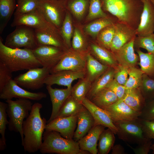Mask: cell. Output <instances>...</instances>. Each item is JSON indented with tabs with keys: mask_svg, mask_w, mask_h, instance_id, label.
I'll list each match as a JSON object with an SVG mask.
<instances>
[{
	"mask_svg": "<svg viewBox=\"0 0 154 154\" xmlns=\"http://www.w3.org/2000/svg\"><path fill=\"white\" fill-rule=\"evenodd\" d=\"M42 108L41 104L34 103L29 116L23 123L24 139L21 145L25 151L29 153L39 150L42 143L43 135L47 121L41 117L40 110Z\"/></svg>",
	"mask_w": 154,
	"mask_h": 154,
	"instance_id": "cell-1",
	"label": "cell"
},
{
	"mask_svg": "<svg viewBox=\"0 0 154 154\" xmlns=\"http://www.w3.org/2000/svg\"><path fill=\"white\" fill-rule=\"evenodd\" d=\"M102 8L117 21L136 29L143 9L141 0H100Z\"/></svg>",
	"mask_w": 154,
	"mask_h": 154,
	"instance_id": "cell-2",
	"label": "cell"
},
{
	"mask_svg": "<svg viewBox=\"0 0 154 154\" xmlns=\"http://www.w3.org/2000/svg\"><path fill=\"white\" fill-rule=\"evenodd\" d=\"M0 61L13 72L42 67L31 50L12 48L6 46L0 37Z\"/></svg>",
	"mask_w": 154,
	"mask_h": 154,
	"instance_id": "cell-3",
	"label": "cell"
},
{
	"mask_svg": "<svg viewBox=\"0 0 154 154\" xmlns=\"http://www.w3.org/2000/svg\"><path fill=\"white\" fill-rule=\"evenodd\" d=\"M39 151L42 154H90L81 150L78 141L65 138L57 131L46 130L44 132Z\"/></svg>",
	"mask_w": 154,
	"mask_h": 154,
	"instance_id": "cell-4",
	"label": "cell"
},
{
	"mask_svg": "<svg viewBox=\"0 0 154 154\" xmlns=\"http://www.w3.org/2000/svg\"><path fill=\"white\" fill-rule=\"evenodd\" d=\"M5 102L7 104L6 112L9 118L8 124L9 130L20 134L22 144L24 139L23 123L25 119L29 114L33 103L30 100L25 99H17L15 100H8Z\"/></svg>",
	"mask_w": 154,
	"mask_h": 154,
	"instance_id": "cell-5",
	"label": "cell"
},
{
	"mask_svg": "<svg viewBox=\"0 0 154 154\" xmlns=\"http://www.w3.org/2000/svg\"><path fill=\"white\" fill-rule=\"evenodd\" d=\"M117 127L119 139L126 143L137 145L151 139L147 137L138 119L118 121L114 122Z\"/></svg>",
	"mask_w": 154,
	"mask_h": 154,
	"instance_id": "cell-6",
	"label": "cell"
},
{
	"mask_svg": "<svg viewBox=\"0 0 154 154\" xmlns=\"http://www.w3.org/2000/svg\"><path fill=\"white\" fill-rule=\"evenodd\" d=\"M4 44L12 48L23 47L34 50L38 46L35 29L25 25L17 26L15 29L7 36Z\"/></svg>",
	"mask_w": 154,
	"mask_h": 154,
	"instance_id": "cell-7",
	"label": "cell"
},
{
	"mask_svg": "<svg viewBox=\"0 0 154 154\" xmlns=\"http://www.w3.org/2000/svg\"><path fill=\"white\" fill-rule=\"evenodd\" d=\"M50 71L42 67L33 68L19 74L13 80L21 87L32 90H38L43 86L44 80L50 74Z\"/></svg>",
	"mask_w": 154,
	"mask_h": 154,
	"instance_id": "cell-8",
	"label": "cell"
},
{
	"mask_svg": "<svg viewBox=\"0 0 154 154\" xmlns=\"http://www.w3.org/2000/svg\"><path fill=\"white\" fill-rule=\"evenodd\" d=\"M68 50L52 46L41 45L32 50L42 67L50 70L58 64Z\"/></svg>",
	"mask_w": 154,
	"mask_h": 154,
	"instance_id": "cell-9",
	"label": "cell"
},
{
	"mask_svg": "<svg viewBox=\"0 0 154 154\" xmlns=\"http://www.w3.org/2000/svg\"><path fill=\"white\" fill-rule=\"evenodd\" d=\"M68 49L60 61L50 70V74L62 70L86 72V54Z\"/></svg>",
	"mask_w": 154,
	"mask_h": 154,
	"instance_id": "cell-10",
	"label": "cell"
},
{
	"mask_svg": "<svg viewBox=\"0 0 154 154\" xmlns=\"http://www.w3.org/2000/svg\"><path fill=\"white\" fill-rule=\"evenodd\" d=\"M21 25L35 29H56L55 27L47 21L38 8L27 13L14 17L11 27H16Z\"/></svg>",
	"mask_w": 154,
	"mask_h": 154,
	"instance_id": "cell-11",
	"label": "cell"
},
{
	"mask_svg": "<svg viewBox=\"0 0 154 154\" xmlns=\"http://www.w3.org/2000/svg\"><path fill=\"white\" fill-rule=\"evenodd\" d=\"M46 97V94L44 92H32L22 88L13 79L0 91V98L5 100L15 98L39 101Z\"/></svg>",
	"mask_w": 154,
	"mask_h": 154,
	"instance_id": "cell-12",
	"label": "cell"
},
{
	"mask_svg": "<svg viewBox=\"0 0 154 154\" xmlns=\"http://www.w3.org/2000/svg\"><path fill=\"white\" fill-rule=\"evenodd\" d=\"M64 6V0H39L38 8L49 23L59 28L63 22L61 12Z\"/></svg>",
	"mask_w": 154,
	"mask_h": 154,
	"instance_id": "cell-13",
	"label": "cell"
},
{
	"mask_svg": "<svg viewBox=\"0 0 154 154\" xmlns=\"http://www.w3.org/2000/svg\"><path fill=\"white\" fill-rule=\"evenodd\" d=\"M77 122V114L72 116L57 117L47 123L45 130L59 132L64 137L73 139Z\"/></svg>",
	"mask_w": 154,
	"mask_h": 154,
	"instance_id": "cell-14",
	"label": "cell"
},
{
	"mask_svg": "<svg viewBox=\"0 0 154 154\" xmlns=\"http://www.w3.org/2000/svg\"><path fill=\"white\" fill-rule=\"evenodd\" d=\"M108 114L113 122L139 119L141 112L137 111L128 105L121 99L104 108Z\"/></svg>",
	"mask_w": 154,
	"mask_h": 154,
	"instance_id": "cell-15",
	"label": "cell"
},
{
	"mask_svg": "<svg viewBox=\"0 0 154 154\" xmlns=\"http://www.w3.org/2000/svg\"><path fill=\"white\" fill-rule=\"evenodd\" d=\"M143 4L137 36H146L154 32V5L150 0H141Z\"/></svg>",
	"mask_w": 154,
	"mask_h": 154,
	"instance_id": "cell-16",
	"label": "cell"
},
{
	"mask_svg": "<svg viewBox=\"0 0 154 154\" xmlns=\"http://www.w3.org/2000/svg\"><path fill=\"white\" fill-rule=\"evenodd\" d=\"M115 32L110 50L114 52L135 38L136 29L124 23L117 21L115 23Z\"/></svg>",
	"mask_w": 154,
	"mask_h": 154,
	"instance_id": "cell-17",
	"label": "cell"
},
{
	"mask_svg": "<svg viewBox=\"0 0 154 154\" xmlns=\"http://www.w3.org/2000/svg\"><path fill=\"white\" fill-rule=\"evenodd\" d=\"M86 76L84 71L62 70L50 74L45 79L44 83L46 85L57 84L70 88L74 80L83 78Z\"/></svg>",
	"mask_w": 154,
	"mask_h": 154,
	"instance_id": "cell-18",
	"label": "cell"
},
{
	"mask_svg": "<svg viewBox=\"0 0 154 154\" xmlns=\"http://www.w3.org/2000/svg\"><path fill=\"white\" fill-rule=\"evenodd\" d=\"M82 104L90 112L94 121V126L101 125L111 129L116 134L117 127L108 114L103 109L97 106L90 100L85 98Z\"/></svg>",
	"mask_w": 154,
	"mask_h": 154,
	"instance_id": "cell-19",
	"label": "cell"
},
{
	"mask_svg": "<svg viewBox=\"0 0 154 154\" xmlns=\"http://www.w3.org/2000/svg\"><path fill=\"white\" fill-rule=\"evenodd\" d=\"M72 87L66 88H53L52 86L46 85V89L50 97L52 106L51 116L47 123L56 117L63 104L71 95Z\"/></svg>",
	"mask_w": 154,
	"mask_h": 154,
	"instance_id": "cell-20",
	"label": "cell"
},
{
	"mask_svg": "<svg viewBox=\"0 0 154 154\" xmlns=\"http://www.w3.org/2000/svg\"><path fill=\"white\" fill-rule=\"evenodd\" d=\"M105 127L101 125L94 126L86 135L78 141L80 149L88 151L90 154L98 153L97 142Z\"/></svg>",
	"mask_w": 154,
	"mask_h": 154,
	"instance_id": "cell-21",
	"label": "cell"
},
{
	"mask_svg": "<svg viewBox=\"0 0 154 154\" xmlns=\"http://www.w3.org/2000/svg\"><path fill=\"white\" fill-rule=\"evenodd\" d=\"M135 38L112 53L119 64L129 68L135 66L136 64L139 57L134 51Z\"/></svg>",
	"mask_w": 154,
	"mask_h": 154,
	"instance_id": "cell-22",
	"label": "cell"
},
{
	"mask_svg": "<svg viewBox=\"0 0 154 154\" xmlns=\"http://www.w3.org/2000/svg\"><path fill=\"white\" fill-rule=\"evenodd\" d=\"M35 31L38 46L50 45L66 50L68 49L62 38H60L56 33V29H35Z\"/></svg>",
	"mask_w": 154,
	"mask_h": 154,
	"instance_id": "cell-23",
	"label": "cell"
},
{
	"mask_svg": "<svg viewBox=\"0 0 154 154\" xmlns=\"http://www.w3.org/2000/svg\"><path fill=\"white\" fill-rule=\"evenodd\" d=\"M94 118L89 111L84 106L77 114V126L73 139L78 141L86 135L94 126Z\"/></svg>",
	"mask_w": 154,
	"mask_h": 154,
	"instance_id": "cell-24",
	"label": "cell"
},
{
	"mask_svg": "<svg viewBox=\"0 0 154 154\" xmlns=\"http://www.w3.org/2000/svg\"><path fill=\"white\" fill-rule=\"evenodd\" d=\"M89 48V53L103 64L114 68L118 65L112 53L98 44L92 43L90 45Z\"/></svg>",
	"mask_w": 154,
	"mask_h": 154,
	"instance_id": "cell-25",
	"label": "cell"
},
{
	"mask_svg": "<svg viewBox=\"0 0 154 154\" xmlns=\"http://www.w3.org/2000/svg\"><path fill=\"white\" fill-rule=\"evenodd\" d=\"M122 99L131 108L140 112L146 104L145 99L139 88L126 89L125 95Z\"/></svg>",
	"mask_w": 154,
	"mask_h": 154,
	"instance_id": "cell-26",
	"label": "cell"
},
{
	"mask_svg": "<svg viewBox=\"0 0 154 154\" xmlns=\"http://www.w3.org/2000/svg\"><path fill=\"white\" fill-rule=\"evenodd\" d=\"M109 68L98 61L89 53L87 54L86 76L92 82Z\"/></svg>",
	"mask_w": 154,
	"mask_h": 154,
	"instance_id": "cell-27",
	"label": "cell"
},
{
	"mask_svg": "<svg viewBox=\"0 0 154 154\" xmlns=\"http://www.w3.org/2000/svg\"><path fill=\"white\" fill-rule=\"evenodd\" d=\"M115 69L109 67L92 82L91 88L86 98L90 100L98 92L106 88L114 79Z\"/></svg>",
	"mask_w": 154,
	"mask_h": 154,
	"instance_id": "cell-28",
	"label": "cell"
},
{
	"mask_svg": "<svg viewBox=\"0 0 154 154\" xmlns=\"http://www.w3.org/2000/svg\"><path fill=\"white\" fill-rule=\"evenodd\" d=\"M118 100L117 96L112 90L106 87L95 94L90 100L97 106L103 109Z\"/></svg>",
	"mask_w": 154,
	"mask_h": 154,
	"instance_id": "cell-29",
	"label": "cell"
},
{
	"mask_svg": "<svg viewBox=\"0 0 154 154\" xmlns=\"http://www.w3.org/2000/svg\"><path fill=\"white\" fill-rule=\"evenodd\" d=\"M17 7L16 0H0V34H1Z\"/></svg>",
	"mask_w": 154,
	"mask_h": 154,
	"instance_id": "cell-30",
	"label": "cell"
},
{
	"mask_svg": "<svg viewBox=\"0 0 154 154\" xmlns=\"http://www.w3.org/2000/svg\"><path fill=\"white\" fill-rule=\"evenodd\" d=\"M114 134L109 128L102 132L98 139V154H108L112 150L115 141Z\"/></svg>",
	"mask_w": 154,
	"mask_h": 154,
	"instance_id": "cell-31",
	"label": "cell"
},
{
	"mask_svg": "<svg viewBox=\"0 0 154 154\" xmlns=\"http://www.w3.org/2000/svg\"><path fill=\"white\" fill-rule=\"evenodd\" d=\"M79 79L72 87L71 95L77 102L82 104L90 89L92 82L86 76Z\"/></svg>",
	"mask_w": 154,
	"mask_h": 154,
	"instance_id": "cell-32",
	"label": "cell"
},
{
	"mask_svg": "<svg viewBox=\"0 0 154 154\" xmlns=\"http://www.w3.org/2000/svg\"><path fill=\"white\" fill-rule=\"evenodd\" d=\"M136 51L139 59L140 69L144 74L154 79V54L145 53L139 49Z\"/></svg>",
	"mask_w": 154,
	"mask_h": 154,
	"instance_id": "cell-33",
	"label": "cell"
},
{
	"mask_svg": "<svg viewBox=\"0 0 154 154\" xmlns=\"http://www.w3.org/2000/svg\"><path fill=\"white\" fill-rule=\"evenodd\" d=\"M84 107L82 104L77 102L70 95L63 104L56 117H68L77 114Z\"/></svg>",
	"mask_w": 154,
	"mask_h": 154,
	"instance_id": "cell-34",
	"label": "cell"
},
{
	"mask_svg": "<svg viewBox=\"0 0 154 154\" xmlns=\"http://www.w3.org/2000/svg\"><path fill=\"white\" fill-rule=\"evenodd\" d=\"M7 106V103L0 102V133L1 136L0 139V150L1 151L4 150L6 147L5 135L6 126L9 123L6 112Z\"/></svg>",
	"mask_w": 154,
	"mask_h": 154,
	"instance_id": "cell-35",
	"label": "cell"
},
{
	"mask_svg": "<svg viewBox=\"0 0 154 154\" xmlns=\"http://www.w3.org/2000/svg\"><path fill=\"white\" fill-rule=\"evenodd\" d=\"M115 23L104 28L98 34V44L109 50L115 34Z\"/></svg>",
	"mask_w": 154,
	"mask_h": 154,
	"instance_id": "cell-36",
	"label": "cell"
},
{
	"mask_svg": "<svg viewBox=\"0 0 154 154\" xmlns=\"http://www.w3.org/2000/svg\"><path fill=\"white\" fill-rule=\"evenodd\" d=\"M117 21L113 20L107 17L100 18L86 26L85 30L89 34L96 37L103 29L115 23Z\"/></svg>",
	"mask_w": 154,
	"mask_h": 154,
	"instance_id": "cell-37",
	"label": "cell"
},
{
	"mask_svg": "<svg viewBox=\"0 0 154 154\" xmlns=\"http://www.w3.org/2000/svg\"><path fill=\"white\" fill-rule=\"evenodd\" d=\"M143 74L141 69L135 66L129 67L128 77L124 86L126 89L140 87Z\"/></svg>",
	"mask_w": 154,
	"mask_h": 154,
	"instance_id": "cell-38",
	"label": "cell"
},
{
	"mask_svg": "<svg viewBox=\"0 0 154 154\" xmlns=\"http://www.w3.org/2000/svg\"><path fill=\"white\" fill-rule=\"evenodd\" d=\"M39 0H17L14 17L31 12L38 8Z\"/></svg>",
	"mask_w": 154,
	"mask_h": 154,
	"instance_id": "cell-39",
	"label": "cell"
},
{
	"mask_svg": "<svg viewBox=\"0 0 154 154\" xmlns=\"http://www.w3.org/2000/svg\"><path fill=\"white\" fill-rule=\"evenodd\" d=\"M140 87L145 99L152 100L154 98V79L143 74Z\"/></svg>",
	"mask_w": 154,
	"mask_h": 154,
	"instance_id": "cell-40",
	"label": "cell"
},
{
	"mask_svg": "<svg viewBox=\"0 0 154 154\" xmlns=\"http://www.w3.org/2000/svg\"><path fill=\"white\" fill-rule=\"evenodd\" d=\"M146 50L148 53L154 54V37L153 34L146 36H136L134 46Z\"/></svg>",
	"mask_w": 154,
	"mask_h": 154,
	"instance_id": "cell-41",
	"label": "cell"
},
{
	"mask_svg": "<svg viewBox=\"0 0 154 154\" xmlns=\"http://www.w3.org/2000/svg\"><path fill=\"white\" fill-rule=\"evenodd\" d=\"M72 27L70 15L66 13L61 27L60 33L62 38L66 45L70 48L71 46L70 40L72 33Z\"/></svg>",
	"mask_w": 154,
	"mask_h": 154,
	"instance_id": "cell-42",
	"label": "cell"
},
{
	"mask_svg": "<svg viewBox=\"0 0 154 154\" xmlns=\"http://www.w3.org/2000/svg\"><path fill=\"white\" fill-rule=\"evenodd\" d=\"M107 17V15L102 8L100 0H90L88 19L91 20Z\"/></svg>",
	"mask_w": 154,
	"mask_h": 154,
	"instance_id": "cell-43",
	"label": "cell"
},
{
	"mask_svg": "<svg viewBox=\"0 0 154 154\" xmlns=\"http://www.w3.org/2000/svg\"><path fill=\"white\" fill-rule=\"evenodd\" d=\"M72 48L74 50L79 53L86 54L87 45L79 31L77 29L74 30L73 37Z\"/></svg>",
	"mask_w": 154,
	"mask_h": 154,
	"instance_id": "cell-44",
	"label": "cell"
},
{
	"mask_svg": "<svg viewBox=\"0 0 154 154\" xmlns=\"http://www.w3.org/2000/svg\"><path fill=\"white\" fill-rule=\"evenodd\" d=\"M89 0H73L68 5L69 8L74 14L79 18L84 14Z\"/></svg>",
	"mask_w": 154,
	"mask_h": 154,
	"instance_id": "cell-45",
	"label": "cell"
},
{
	"mask_svg": "<svg viewBox=\"0 0 154 154\" xmlns=\"http://www.w3.org/2000/svg\"><path fill=\"white\" fill-rule=\"evenodd\" d=\"M114 69V79L119 84L125 86L128 77L129 67L118 64Z\"/></svg>",
	"mask_w": 154,
	"mask_h": 154,
	"instance_id": "cell-46",
	"label": "cell"
},
{
	"mask_svg": "<svg viewBox=\"0 0 154 154\" xmlns=\"http://www.w3.org/2000/svg\"><path fill=\"white\" fill-rule=\"evenodd\" d=\"M12 73L5 64L0 61V91L12 79Z\"/></svg>",
	"mask_w": 154,
	"mask_h": 154,
	"instance_id": "cell-47",
	"label": "cell"
},
{
	"mask_svg": "<svg viewBox=\"0 0 154 154\" xmlns=\"http://www.w3.org/2000/svg\"><path fill=\"white\" fill-rule=\"evenodd\" d=\"M106 87L112 90L117 96L119 100L123 98L126 91V89L124 86L119 84L114 79Z\"/></svg>",
	"mask_w": 154,
	"mask_h": 154,
	"instance_id": "cell-48",
	"label": "cell"
},
{
	"mask_svg": "<svg viewBox=\"0 0 154 154\" xmlns=\"http://www.w3.org/2000/svg\"><path fill=\"white\" fill-rule=\"evenodd\" d=\"M139 118L146 120H154V98L146 104L141 112Z\"/></svg>",
	"mask_w": 154,
	"mask_h": 154,
	"instance_id": "cell-49",
	"label": "cell"
},
{
	"mask_svg": "<svg viewBox=\"0 0 154 154\" xmlns=\"http://www.w3.org/2000/svg\"><path fill=\"white\" fill-rule=\"evenodd\" d=\"M143 130L147 138L154 139V120H144L139 118Z\"/></svg>",
	"mask_w": 154,
	"mask_h": 154,
	"instance_id": "cell-50",
	"label": "cell"
},
{
	"mask_svg": "<svg viewBox=\"0 0 154 154\" xmlns=\"http://www.w3.org/2000/svg\"><path fill=\"white\" fill-rule=\"evenodd\" d=\"M152 144L151 139H149L135 148L131 147L136 154H147L151 150Z\"/></svg>",
	"mask_w": 154,
	"mask_h": 154,
	"instance_id": "cell-51",
	"label": "cell"
},
{
	"mask_svg": "<svg viewBox=\"0 0 154 154\" xmlns=\"http://www.w3.org/2000/svg\"><path fill=\"white\" fill-rule=\"evenodd\" d=\"M112 154H125V150L121 145L117 144L114 145L112 149Z\"/></svg>",
	"mask_w": 154,
	"mask_h": 154,
	"instance_id": "cell-52",
	"label": "cell"
},
{
	"mask_svg": "<svg viewBox=\"0 0 154 154\" xmlns=\"http://www.w3.org/2000/svg\"><path fill=\"white\" fill-rule=\"evenodd\" d=\"M151 150H152V153L154 154V143L151 145Z\"/></svg>",
	"mask_w": 154,
	"mask_h": 154,
	"instance_id": "cell-53",
	"label": "cell"
},
{
	"mask_svg": "<svg viewBox=\"0 0 154 154\" xmlns=\"http://www.w3.org/2000/svg\"><path fill=\"white\" fill-rule=\"evenodd\" d=\"M154 5V0H150Z\"/></svg>",
	"mask_w": 154,
	"mask_h": 154,
	"instance_id": "cell-54",
	"label": "cell"
},
{
	"mask_svg": "<svg viewBox=\"0 0 154 154\" xmlns=\"http://www.w3.org/2000/svg\"><path fill=\"white\" fill-rule=\"evenodd\" d=\"M153 36L154 37V33L153 34Z\"/></svg>",
	"mask_w": 154,
	"mask_h": 154,
	"instance_id": "cell-55",
	"label": "cell"
}]
</instances>
